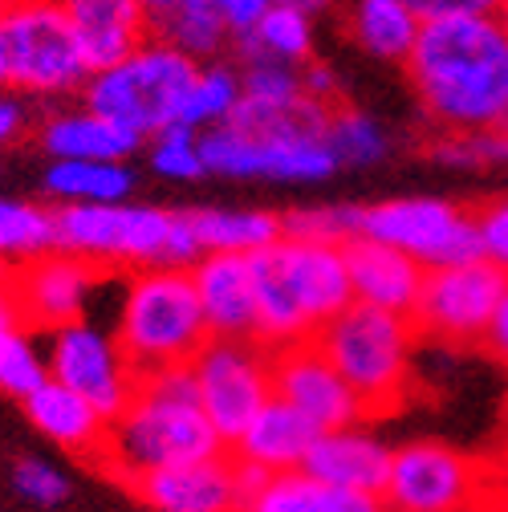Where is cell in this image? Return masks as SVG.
<instances>
[{
    "mask_svg": "<svg viewBox=\"0 0 508 512\" xmlns=\"http://www.w3.org/2000/svg\"><path fill=\"white\" fill-rule=\"evenodd\" d=\"M362 236L407 252L427 273L484 256L476 216L435 196H403L362 208Z\"/></svg>",
    "mask_w": 508,
    "mask_h": 512,
    "instance_id": "cell-9",
    "label": "cell"
},
{
    "mask_svg": "<svg viewBox=\"0 0 508 512\" xmlns=\"http://www.w3.org/2000/svg\"><path fill=\"white\" fill-rule=\"evenodd\" d=\"M508 293V269L492 265L488 256L448 269H431L415 305L419 334L443 338V342H484L492 317Z\"/></svg>",
    "mask_w": 508,
    "mask_h": 512,
    "instance_id": "cell-11",
    "label": "cell"
},
{
    "mask_svg": "<svg viewBox=\"0 0 508 512\" xmlns=\"http://www.w3.org/2000/svg\"><path fill=\"white\" fill-rule=\"evenodd\" d=\"M37 147L53 159H98V163H126L143 151V139L122 131L118 122L102 118L90 106L57 110L37 122Z\"/></svg>",
    "mask_w": 508,
    "mask_h": 512,
    "instance_id": "cell-21",
    "label": "cell"
},
{
    "mask_svg": "<svg viewBox=\"0 0 508 512\" xmlns=\"http://www.w3.org/2000/svg\"><path fill=\"white\" fill-rule=\"evenodd\" d=\"M49 378L66 382L86 403H94L110 423L126 411V403L139 391V370L122 354L114 330H102L94 322H70L49 334L45 346Z\"/></svg>",
    "mask_w": 508,
    "mask_h": 512,
    "instance_id": "cell-12",
    "label": "cell"
},
{
    "mask_svg": "<svg viewBox=\"0 0 508 512\" xmlns=\"http://www.w3.org/2000/svg\"><path fill=\"white\" fill-rule=\"evenodd\" d=\"M257 281V342L269 350L297 346L322 334L354 305L346 244L281 236L252 256Z\"/></svg>",
    "mask_w": 508,
    "mask_h": 512,
    "instance_id": "cell-3",
    "label": "cell"
},
{
    "mask_svg": "<svg viewBox=\"0 0 508 512\" xmlns=\"http://www.w3.org/2000/svg\"><path fill=\"white\" fill-rule=\"evenodd\" d=\"M9 41L13 94L21 98H70L82 94L94 66L57 0H17L0 17Z\"/></svg>",
    "mask_w": 508,
    "mask_h": 512,
    "instance_id": "cell-8",
    "label": "cell"
},
{
    "mask_svg": "<svg viewBox=\"0 0 508 512\" xmlns=\"http://www.w3.org/2000/svg\"><path fill=\"white\" fill-rule=\"evenodd\" d=\"M200 74V61H192L183 49H175L167 37L151 33L143 45H135L126 57L94 70L82 106L98 110L102 118L118 122L135 139H155L159 131L179 122L183 98Z\"/></svg>",
    "mask_w": 508,
    "mask_h": 512,
    "instance_id": "cell-6",
    "label": "cell"
},
{
    "mask_svg": "<svg viewBox=\"0 0 508 512\" xmlns=\"http://www.w3.org/2000/svg\"><path fill=\"white\" fill-rule=\"evenodd\" d=\"M285 236L301 240H326V244H350L362 236V208L358 204H330V208H305L285 216Z\"/></svg>",
    "mask_w": 508,
    "mask_h": 512,
    "instance_id": "cell-35",
    "label": "cell"
},
{
    "mask_svg": "<svg viewBox=\"0 0 508 512\" xmlns=\"http://www.w3.org/2000/svg\"><path fill=\"white\" fill-rule=\"evenodd\" d=\"M192 378L212 427L232 452L244 427L273 399V350L257 338H212L196 354Z\"/></svg>",
    "mask_w": 508,
    "mask_h": 512,
    "instance_id": "cell-10",
    "label": "cell"
},
{
    "mask_svg": "<svg viewBox=\"0 0 508 512\" xmlns=\"http://www.w3.org/2000/svg\"><path fill=\"white\" fill-rule=\"evenodd\" d=\"M196 5H204V9H212L228 29H232V37L240 41L252 25H257L277 0H196Z\"/></svg>",
    "mask_w": 508,
    "mask_h": 512,
    "instance_id": "cell-42",
    "label": "cell"
},
{
    "mask_svg": "<svg viewBox=\"0 0 508 512\" xmlns=\"http://www.w3.org/2000/svg\"><path fill=\"white\" fill-rule=\"evenodd\" d=\"M322 435L297 407H289L285 399H269L265 411L244 427V435L232 443V456L240 464H252V468H265L269 476L277 472H301L305 456L313 439Z\"/></svg>",
    "mask_w": 508,
    "mask_h": 512,
    "instance_id": "cell-22",
    "label": "cell"
},
{
    "mask_svg": "<svg viewBox=\"0 0 508 512\" xmlns=\"http://www.w3.org/2000/svg\"><path fill=\"white\" fill-rule=\"evenodd\" d=\"M431 155L439 163L456 167H492L508 163V131H468V135H439L431 143Z\"/></svg>",
    "mask_w": 508,
    "mask_h": 512,
    "instance_id": "cell-37",
    "label": "cell"
},
{
    "mask_svg": "<svg viewBox=\"0 0 508 512\" xmlns=\"http://www.w3.org/2000/svg\"><path fill=\"white\" fill-rule=\"evenodd\" d=\"M147 163L155 175L175 179V183H192V179L208 175L204 151H200V131H192V126H183V122L147 139Z\"/></svg>",
    "mask_w": 508,
    "mask_h": 512,
    "instance_id": "cell-34",
    "label": "cell"
},
{
    "mask_svg": "<svg viewBox=\"0 0 508 512\" xmlns=\"http://www.w3.org/2000/svg\"><path fill=\"white\" fill-rule=\"evenodd\" d=\"M476 232H480V252L492 265L508 269V200H496L484 212H476Z\"/></svg>",
    "mask_w": 508,
    "mask_h": 512,
    "instance_id": "cell-40",
    "label": "cell"
},
{
    "mask_svg": "<svg viewBox=\"0 0 508 512\" xmlns=\"http://www.w3.org/2000/svg\"><path fill=\"white\" fill-rule=\"evenodd\" d=\"M281 5H293V9H301V13H309L313 21L322 17V13H330V9H338L342 0H281Z\"/></svg>",
    "mask_w": 508,
    "mask_h": 512,
    "instance_id": "cell-49",
    "label": "cell"
},
{
    "mask_svg": "<svg viewBox=\"0 0 508 512\" xmlns=\"http://www.w3.org/2000/svg\"><path fill=\"white\" fill-rule=\"evenodd\" d=\"M200 309L212 338H257V281L252 256L204 252L192 265Z\"/></svg>",
    "mask_w": 508,
    "mask_h": 512,
    "instance_id": "cell-18",
    "label": "cell"
},
{
    "mask_svg": "<svg viewBox=\"0 0 508 512\" xmlns=\"http://www.w3.org/2000/svg\"><path fill=\"white\" fill-rule=\"evenodd\" d=\"M13 5H17V0H0V17H5V13L13 9Z\"/></svg>",
    "mask_w": 508,
    "mask_h": 512,
    "instance_id": "cell-51",
    "label": "cell"
},
{
    "mask_svg": "<svg viewBox=\"0 0 508 512\" xmlns=\"http://www.w3.org/2000/svg\"><path fill=\"white\" fill-rule=\"evenodd\" d=\"M322 512H391L378 492H358V488H326L322 484Z\"/></svg>",
    "mask_w": 508,
    "mask_h": 512,
    "instance_id": "cell-45",
    "label": "cell"
},
{
    "mask_svg": "<svg viewBox=\"0 0 508 512\" xmlns=\"http://www.w3.org/2000/svg\"><path fill=\"white\" fill-rule=\"evenodd\" d=\"M57 5L66 9L94 70L126 57L135 45H143L155 33L139 0H57Z\"/></svg>",
    "mask_w": 508,
    "mask_h": 512,
    "instance_id": "cell-23",
    "label": "cell"
},
{
    "mask_svg": "<svg viewBox=\"0 0 508 512\" xmlns=\"http://www.w3.org/2000/svg\"><path fill=\"white\" fill-rule=\"evenodd\" d=\"M415 317L387 309L350 305L313 342L326 350L350 391L362 399L366 415H391L411 391V354H415Z\"/></svg>",
    "mask_w": 508,
    "mask_h": 512,
    "instance_id": "cell-7",
    "label": "cell"
},
{
    "mask_svg": "<svg viewBox=\"0 0 508 512\" xmlns=\"http://www.w3.org/2000/svg\"><path fill=\"white\" fill-rule=\"evenodd\" d=\"M25 415L45 439L66 447V452H78L86 460L102 456L110 419L94 403H86L78 391H70L66 382H57V378L41 382V387L25 399Z\"/></svg>",
    "mask_w": 508,
    "mask_h": 512,
    "instance_id": "cell-24",
    "label": "cell"
},
{
    "mask_svg": "<svg viewBox=\"0 0 508 512\" xmlns=\"http://www.w3.org/2000/svg\"><path fill=\"white\" fill-rule=\"evenodd\" d=\"M0 90H13V70H9V41H5V25H0Z\"/></svg>",
    "mask_w": 508,
    "mask_h": 512,
    "instance_id": "cell-50",
    "label": "cell"
},
{
    "mask_svg": "<svg viewBox=\"0 0 508 512\" xmlns=\"http://www.w3.org/2000/svg\"><path fill=\"white\" fill-rule=\"evenodd\" d=\"M244 98V82H240V70L228 66V61H208L200 66L192 90L183 98V110H179V122L192 126V131H216V126L232 122L236 106Z\"/></svg>",
    "mask_w": 508,
    "mask_h": 512,
    "instance_id": "cell-30",
    "label": "cell"
},
{
    "mask_svg": "<svg viewBox=\"0 0 508 512\" xmlns=\"http://www.w3.org/2000/svg\"><path fill=\"white\" fill-rule=\"evenodd\" d=\"M9 326H25V313H21V301H17L9 273H0V330H9Z\"/></svg>",
    "mask_w": 508,
    "mask_h": 512,
    "instance_id": "cell-47",
    "label": "cell"
},
{
    "mask_svg": "<svg viewBox=\"0 0 508 512\" xmlns=\"http://www.w3.org/2000/svg\"><path fill=\"white\" fill-rule=\"evenodd\" d=\"M232 49L236 57H273V61H285V66H309L317 57V25L309 13L277 0Z\"/></svg>",
    "mask_w": 508,
    "mask_h": 512,
    "instance_id": "cell-28",
    "label": "cell"
},
{
    "mask_svg": "<svg viewBox=\"0 0 508 512\" xmlns=\"http://www.w3.org/2000/svg\"><path fill=\"white\" fill-rule=\"evenodd\" d=\"M187 216H192V228L204 252L257 256L261 248L285 236V216H273L261 208H196Z\"/></svg>",
    "mask_w": 508,
    "mask_h": 512,
    "instance_id": "cell-26",
    "label": "cell"
},
{
    "mask_svg": "<svg viewBox=\"0 0 508 512\" xmlns=\"http://www.w3.org/2000/svg\"><path fill=\"white\" fill-rule=\"evenodd\" d=\"M403 5L427 25L443 17H488V13H500L504 0H403Z\"/></svg>",
    "mask_w": 508,
    "mask_h": 512,
    "instance_id": "cell-41",
    "label": "cell"
},
{
    "mask_svg": "<svg viewBox=\"0 0 508 512\" xmlns=\"http://www.w3.org/2000/svg\"><path fill=\"white\" fill-rule=\"evenodd\" d=\"M240 82L248 98H293L301 90V66H285L273 57H240Z\"/></svg>",
    "mask_w": 508,
    "mask_h": 512,
    "instance_id": "cell-38",
    "label": "cell"
},
{
    "mask_svg": "<svg viewBox=\"0 0 508 512\" xmlns=\"http://www.w3.org/2000/svg\"><path fill=\"white\" fill-rule=\"evenodd\" d=\"M391 447L362 431V427H342V431H322L313 439L301 472L326 488H358V492H387L391 480Z\"/></svg>",
    "mask_w": 508,
    "mask_h": 512,
    "instance_id": "cell-19",
    "label": "cell"
},
{
    "mask_svg": "<svg viewBox=\"0 0 508 512\" xmlns=\"http://www.w3.org/2000/svg\"><path fill=\"white\" fill-rule=\"evenodd\" d=\"M114 338L143 374L192 366L212 342L192 269H143L126 277Z\"/></svg>",
    "mask_w": 508,
    "mask_h": 512,
    "instance_id": "cell-5",
    "label": "cell"
},
{
    "mask_svg": "<svg viewBox=\"0 0 508 512\" xmlns=\"http://www.w3.org/2000/svg\"><path fill=\"white\" fill-rule=\"evenodd\" d=\"M244 512H322V484L305 472H277L244 504Z\"/></svg>",
    "mask_w": 508,
    "mask_h": 512,
    "instance_id": "cell-36",
    "label": "cell"
},
{
    "mask_svg": "<svg viewBox=\"0 0 508 512\" xmlns=\"http://www.w3.org/2000/svg\"><path fill=\"white\" fill-rule=\"evenodd\" d=\"M131 488L151 512H244V492L232 452L200 464L147 472Z\"/></svg>",
    "mask_w": 508,
    "mask_h": 512,
    "instance_id": "cell-17",
    "label": "cell"
},
{
    "mask_svg": "<svg viewBox=\"0 0 508 512\" xmlns=\"http://www.w3.org/2000/svg\"><path fill=\"white\" fill-rule=\"evenodd\" d=\"M29 126H33V118H29V98L0 90V155L13 151V147L29 135Z\"/></svg>",
    "mask_w": 508,
    "mask_h": 512,
    "instance_id": "cell-43",
    "label": "cell"
},
{
    "mask_svg": "<svg viewBox=\"0 0 508 512\" xmlns=\"http://www.w3.org/2000/svg\"><path fill=\"white\" fill-rule=\"evenodd\" d=\"M53 224L57 248L82 256L102 273L192 269L204 256L192 216L155 204H61Z\"/></svg>",
    "mask_w": 508,
    "mask_h": 512,
    "instance_id": "cell-4",
    "label": "cell"
},
{
    "mask_svg": "<svg viewBox=\"0 0 508 512\" xmlns=\"http://www.w3.org/2000/svg\"><path fill=\"white\" fill-rule=\"evenodd\" d=\"M326 151L334 155L338 167H370L378 159H387L391 139L378 118L342 102L330 110V122H326Z\"/></svg>",
    "mask_w": 508,
    "mask_h": 512,
    "instance_id": "cell-31",
    "label": "cell"
},
{
    "mask_svg": "<svg viewBox=\"0 0 508 512\" xmlns=\"http://www.w3.org/2000/svg\"><path fill=\"white\" fill-rule=\"evenodd\" d=\"M13 488L29 500V504H41V508H53L70 496V476L61 472L57 464L49 460H37V456H25L17 460L13 468Z\"/></svg>",
    "mask_w": 508,
    "mask_h": 512,
    "instance_id": "cell-39",
    "label": "cell"
},
{
    "mask_svg": "<svg viewBox=\"0 0 508 512\" xmlns=\"http://www.w3.org/2000/svg\"><path fill=\"white\" fill-rule=\"evenodd\" d=\"M476 484V464L464 452L419 439L395 452L383 500L391 512H468Z\"/></svg>",
    "mask_w": 508,
    "mask_h": 512,
    "instance_id": "cell-14",
    "label": "cell"
},
{
    "mask_svg": "<svg viewBox=\"0 0 508 512\" xmlns=\"http://www.w3.org/2000/svg\"><path fill=\"white\" fill-rule=\"evenodd\" d=\"M41 382H49V362L37 350L29 326L0 330V395L25 403Z\"/></svg>",
    "mask_w": 508,
    "mask_h": 512,
    "instance_id": "cell-33",
    "label": "cell"
},
{
    "mask_svg": "<svg viewBox=\"0 0 508 512\" xmlns=\"http://www.w3.org/2000/svg\"><path fill=\"white\" fill-rule=\"evenodd\" d=\"M500 21L508 25V0H504V5H500Z\"/></svg>",
    "mask_w": 508,
    "mask_h": 512,
    "instance_id": "cell-52",
    "label": "cell"
},
{
    "mask_svg": "<svg viewBox=\"0 0 508 512\" xmlns=\"http://www.w3.org/2000/svg\"><path fill=\"white\" fill-rule=\"evenodd\" d=\"M228 456V443L212 427L192 366L155 370L139 378L135 399L110 423L98 464L131 488L147 472Z\"/></svg>",
    "mask_w": 508,
    "mask_h": 512,
    "instance_id": "cell-2",
    "label": "cell"
},
{
    "mask_svg": "<svg viewBox=\"0 0 508 512\" xmlns=\"http://www.w3.org/2000/svg\"><path fill=\"white\" fill-rule=\"evenodd\" d=\"M301 90L322 102V106H342V78L334 66H326V61H309V66H301Z\"/></svg>",
    "mask_w": 508,
    "mask_h": 512,
    "instance_id": "cell-44",
    "label": "cell"
},
{
    "mask_svg": "<svg viewBox=\"0 0 508 512\" xmlns=\"http://www.w3.org/2000/svg\"><path fill=\"white\" fill-rule=\"evenodd\" d=\"M139 5H143V13L151 17V25H159V21H167V17L183 5V0H139Z\"/></svg>",
    "mask_w": 508,
    "mask_h": 512,
    "instance_id": "cell-48",
    "label": "cell"
},
{
    "mask_svg": "<svg viewBox=\"0 0 508 512\" xmlns=\"http://www.w3.org/2000/svg\"><path fill=\"white\" fill-rule=\"evenodd\" d=\"M273 395L297 407L317 431H342L366 419L362 399L313 338L273 350Z\"/></svg>",
    "mask_w": 508,
    "mask_h": 512,
    "instance_id": "cell-15",
    "label": "cell"
},
{
    "mask_svg": "<svg viewBox=\"0 0 508 512\" xmlns=\"http://www.w3.org/2000/svg\"><path fill=\"white\" fill-rule=\"evenodd\" d=\"M102 277L106 273L98 265L82 261L74 252H61V248H53V252H45L37 261L9 273L17 301H21V313H25V326L41 330V334L82 322Z\"/></svg>",
    "mask_w": 508,
    "mask_h": 512,
    "instance_id": "cell-16",
    "label": "cell"
},
{
    "mask_svg": "<svg viewBox=\"0 0 508 512\" xmlns=\"http://www.w3.org/2000/svg\"><path fill=\"white\" fill-rule=\"evenodd\" d=\"M57 248L53 212L29 200L0 196V273H13Z\"/></svg>",
    "mask_w": 508,
    "mask_h": 512,
    "instance_id": "cell-29",
    "label": "cell"
},
{
    "mask_svg": "<svg viewBox=\"0 0 508 512\" xmlns=\"http://www.w3.org/2000/svg\"><path fill=\"white\" fill-rule=\"evenodd\" d=\"M45 196L61 204H122L135 191V171L126 163L98 159H53L45 167Z\"/></svg>",
    "mask_w": 508,
    "mask_h": 512,
    "instance_id": "cell-27",
    "label": "cell"
},
{
    "mask_svg": "<svg viewBox=\"0 0 508 512\" xmlns=\"http://www.w3.org/2000/svg\"><path fill=\"white\" fill-rule=\"evenodd\" d=\"M342 29L366 57L383 61V66H407L423 21L403 0H346Z\"/></svg>",
    "mask_w": 508,
    "mask_h": 512,
    "instance_id": "cell-25",
    "label": "cell"
},
{
    "mask_svg": "<svg viewBox=\"0 0 508 512\" xmlns=\"http://www.w3.org/2000/svg\"><path fill=\"white\" fill-rule=\"evenodd\" d=\"M484 346H488L500 362H508V293H504V301H500V309H496V317H492L488 334H484Z\"/></svg>",
    "mask_w": 508,
    "mask_h": 512,
    "instance_id": "cell-46",
    "label": "cell"
},
{
    "mask_svg": "<svg viewBox=\"0 0 508 512\" xmlns=\"http://www.w3.org/2000/svg\"><path fill=\"white\" fill-rule=\"evenodd\" d=\"M155 33L167 37L175 49H183L192 61H200V66H208V61H220V57L236 45L232 29H228L212 9L196 5V0H183V5H179L167 21L155 25Z\"/></svg>",
    "mask_w": 508,
    "mask_h": 512,
    "instance_id": "cell-32",
    "label": "cell"
},
{
    "mask_svg": "<svg viewBox=\"0 0 508 512\" xmlns=\"http://www.w3.org/2000/svg\"><path fill=\"white\" fill-rule=\"evenodd\" d=\"M346 265H350V289L358 305L370 309H387L399 317H415L427 269L419 261H411L407 252L378 244V240H350L346 244Z\"/></svg>",
    "mask_w": 508,
    "mask_h": 512,
    "instance_id": "cell-20",
    "label": "cell"
},
{
    "mask_svg": "<svg viewBox=\"0 0 508 512\" xmlns=\"http://www.w3.org/2000/svg\"><path fill=\"white\" fill-rule=\"evenodd\" d=\"M208 175L224 179H285V183H317L338 171L334 155L322 139H261L224 122L200 135Z\"/></svg>",
    "mask_w": 508,
    "mask_h": 512,
    "instance_id": "cell-13",
    "label": "cell"
},
{
    "mask_svg": "<svg viewBox=\"0 0 508 512\" xmlns=\"http://www.w3.org/2000/svg\"><path fill=\"white\" fill-rule=\"evenodd\" d=\"M403 70L439 135L508 131V25L500 13L427 21Z\"/></svg>",
    "mask_w": 508,
    "mask_h": 512,
    "instance_id": "cell-1",
    "label": "cell"
}]
</instances>
